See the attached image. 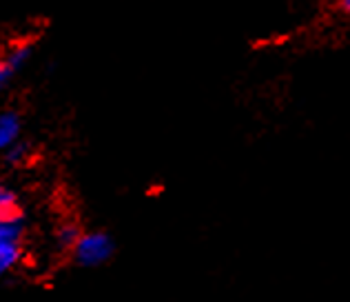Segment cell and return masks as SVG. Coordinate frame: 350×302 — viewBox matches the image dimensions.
<instances>
[{
  "mask_svg": "<svg viewBox=\"0 0 350 302\" xmlns=\"http://www.w3.org/2000/svg\"><path fill=\"white\" fill-rule=\"evenodd\" d=\"M71 251L80 267H100V264L111 260L116 244L113 238L105 231H89L80 234L78 242L73 244Z\"/></svg>",
  "mask_w": 350,
  "mask_h": 302,
  "instance_id": "1",
  "label": "cell"
},
{
  "mask_svg": "<svg viewBox=\"0 0 350 302\" xmlns=\"http://www.w3.org/2000/svg\"><path fill=\"white\" fill-rule=\"evenodd\" d=\"M21 138V116L16 112L0 114V155Z\"/></svg>",
  "mask_w": 350,
  "mask_h": 302,
  "instance_id": "2",
  "label": "cell"
},
{
  "mask_svg": "<svg viewBox=\"0 0 350 302\" xmlns=\"http://www.w3.org/2000/svg\"><path fill=\"white\" fill-rule=\"evenodd\" d=\"M25 231V223L21 214L16 216H0V244L7 242H21Z\"/></svg>",
  "mask_w": 350,
  "mask_h": 302,
  "instance_id": "3",
  "label": "cell"
},
{
  "mask_svg": "<svg viewBox=\"0 0 350 302\" xmlns=\"http://www.w3.org/2000/svg\"><path fill=\"white\" fill-rule=\"evenodd\" d=\"M21 242L0 244V276H7L9 271H14L16 264L21 262Z\"/></svg>",
  "mask_w": 350,
  "mask_h": 302,
  "instance_id": "4",
  "label": "cell"
},
{
  "mask_svg": "<svg viewBox=\"0 0 350 302\" xmlns=\"http://www.w3.org/2000/svg\"><path fill=\"white\" fill-rule=\"evenodd\" d=\"M31 51H33V47L29 42H23V45H16V47H12V51H9L7 58H5V65L9 67V71L14 74V71L23 69L27 62H29Z\"/></svg>",
  "mask_w": 350,
  "mask_h": 302,
  "instance_id": "5",
  "label": "cell"
},
{
  "mask_svg": "<svg viewBox=\"0 0 350 302\" xmlns=\"http://www.w3.org/2000/svg\"><path fill=\"white\" fill-rule=\"evenodd\" d=\"M29 155H31V147L27 142H23L21 138H18L12 147H9L5 153H3V158H5V162L7 164H23V162H27L29 160Z\"/></svg>",
  "mask_w": 350,
  "mask_h": 302,
  "instance_id": "6",
  "label": "cell"
},
{
  "mask_svg": "<svg viewBox=\"0 0 350 302\" xmlns=\"http://www.w3.org/2000/svg\"><path fill=\"white\" fill-rule=\"evenodd\" d=\"M18 214V198L5 182H0V216H16Z\"/></svg>",
  "mask_w": 350,
  "mask_h": 302,
  "instance_id": "7",
  "label": "cell"
},
{
  "mask_svg": "<svg viewBox=\"0 0 350 302\" xmlns=\"http://www.w3.org/2000/svg\"><path fill=\"white\" fill-rule=\"evenodd\" d=\"M56 238H58V244L62 249H73V244H76L80 238V229L73 223H64V225H60Z\"/></svg>",
  "mask_w": 350,
  "mask_h": 302,
  "instance_id": "8",
  "label": "cell"
},
{
  "mask_svg": "<svg viewBox=\"0 0 350 302\" xmlns=\"http://www.w3.org/2000/svg\"><path fill=\"white\" fill-rule=\"evenodd\" d=\"M9 78H12V71H9V67L5 65V60H0V91L5 89V85L9 82Z\"/></svg>",
  "mask_w": 350,
  "mask_h": 302,
  "instance_id": "9",
  "label": "cell"
},
{
  "mask_svg": "<svg viewBox=\"0 0 350 302\" xmlns=\"http://www.w3.org/2000/svg\"><path fill=\"white\" fill-rule=\"evenodd\" d=\"M342 7L346 9V12L350 14V0H342Z\"/></svg>",
  "mask_w": 350,
  "mask_h": 302,
  "instance_id": "10",
  "label": "cell"
}]
</instances>
